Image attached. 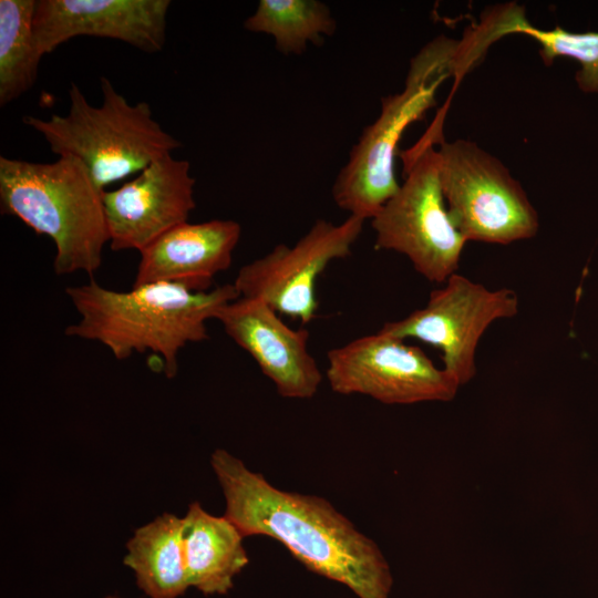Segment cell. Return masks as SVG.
Masks as SVG:
<instances>
[{"instance_id": "15", "label": "cell", "mask_w": 598, "mask_h": 598, "mask_svg": "<svg viewBox=\"0 0 598 598\" xmlns=\"http://www.w3.org/2000/svg\"><path fill=\"white\" fill-rule=\"evenodd\" d=\"M182 519L188 585L205 595L227 594L249 561L244 535L225 515H212L197 502L189 504Z\"/></svg>"}, {"instance_id": "10", "label": "cell", "mask_w": 598, "mask_h": 598, "mask_svg": "<svg viewBox=\"0 0 598 598\" xmlns=\"http://www.w3.org/2000/svg\"><path fill=\"white\" fill-rule=\"evenodd\" d=\"M363 223L354 216L340 224L318 219L292 246L278 244L244 265L233 283L240 297L260 299L279 315L309 323L318 313L319 276L333 260L351 254Z\"/></svg>"}, {"instance_id": "11", "label": "cell", "mask_w": 598, "mask_h": 598, "mask_svg": "<svg viewBox=\"0 0 598 598\" xmlns=\"http://www.w3.org/2000/svg\"><path fill=\"white\" fill-rule=\"evenodd\" d=\"M190 164L166 154L114 190L103 192L110 246L141 251L195 209Z\"/></svg>"}, {"instance_id": "1", "label": "cell", "mask_w": 598, "mask_h": 598, "mask_svg": "<svg viewBox=\"0 0 598 598\" xmlns=\"http://www.w3.org/2000/svg\"><path fill=\"white\" fill-rule=\"evenodd\" d=\"M210 464L225 497L224 515L244 537H271L309 570L359 598H389L392 576L384 555L330 502L279 489L221 448Z\"/></svg>"}, {"instance_id": "5", "label": "cell", "mask_w": 598, "mask_h": 598, "mask_svg": "<svg viewBox=\"0 0 598 598\" xmlns=\"http://www.w3.org/2000/svg\"><path fill=\"white\" fill-rule=\"evenodd\" d=\"M433 135L402 155L404 182L371 219L375 249L404 255L416 272L444 283L457 272L466 239L453 225L440 183Z\"/></svg>"}, {"instance_id": "6", "label": "cell", "mask_w": 598, "mask_h": 598, "mask_svg": "<svg viewBox=\"0 0 598 598\" xmlns=\"http://www.w3.org/2000/svg\"><path fill=\"white\" fill-rule=\"evenodd\" d=\"M436 142L447 213L467 241L508 245L536 236L538 213L496 156L465 138Z\"/></svg>"}, {"instance_id": "8", "label": "cell", "mask_w": 598, "mask_h": 598, "mask_svg": "<svg viewBox=\"0 0 598 598\" xmlns=\"http://www.w3.org/2000/svg\"><path fill=\"white\" fill-rule=\"evenodd\" d=\"M518 308L514 290L488 289L456 272L430 293L423 308L380 330L440 349L442 368L462 386L477 372L476 350L485 331L494 321L515 317Z\"/></svg>"}, {"instance_id": "16", "label": "cell", "mask_w": 598, "mask_h": 598, "mask_svg": "<svg viewBox=\"0 0 598 598\" xmlns=\"http://www.w3.org/2000/svg\"><path fill=\"white\" fill-rule=\"evenodd\" d=\"M183 519L164 513L135 530L124 564L151 598H177L189 587L182 542Z\"/></svg>"}, {"instance_id": "13", "label": "cell", "mask_w": 598, "mask_h": 598, "mask_svg": "<svg viewBox=\"0 0 598 598\" xmlns=\"http://www.w3.org/2000/svg\"><path fill=\"white\" fill-rule=\"evenodd\" d=\"M226 334L247 351L260 371L288 399H310L322 382L309 351V332L287 326L279 313L257 298L239 297L216 316Z\"/></svg>"}, {"instance_id": "9", "label": "cell", "mask_w": 598, "mask_h": 598, "mask_svg": "<svg viewBox=\"0 0 598 598\" xmlns=\"http://www.w3.org/2000/svg\"><path fill=\"white\" fill-rule=\"evenodd\" d=\"M326 377L339 394H361L384 404L446 402L460 384L419 347L379 330L328 354Z\"/></svg>"}, {"instance_id": "3", "label": "cell", "mask_w": 598, "mask_h": 598, "mask_svg": "<svg viewBox=\"0 0 598 598\" xmlns=\"http://www.w3.org/2000/svg\"><path fill=\"white\" fill-rule=\"evenodd\" d=\"M103 192L74 156L52 163L0 156L1 213L53 240L58 275L92 276L102 265L110 243Z\"/></svg>"}, {"instance_id": "2", "label": "cell", "mask_w": 598, "mask_h": 598, "mask_svg": "<svg viewBox=\"0 0 598 598\" xmlns=\"http://www.w3.org/2000/svg\"><path fill=\"white\" fill-rule=\"evenodd\" d=\"M65 293L80 315L65 334L105 346L122 361L134 352L161 359L159 371L174 378L178 353L188 343L208 339L206 322L240 297L234 283L194 291L171 282H148L128 291L102 287L95 279L68 287Z\"/></svg>"}, {"instance_id": "20", "label": "cell", "mask_w": 598, "mask_h": 598, "mask_svg": "<svg viewBox=\"0 0 598 598\" xmlns=\"http://www.w3.org/2000/svg\"><path fill=\"white\" fill-rule=\"evenodd\" d=\"M106 598H117V597H111V596H110V597H106Z\"/></svg>"}, {"instance_id": "19", "label": "cell", "mask_w": 598, "mask_h": 598, "mask_svg": "<svg viewBox=\"0 0 598 598\" xmlns=\"http://www.w3.org/2000/svg\"><path fill=\"white\" fill-rule=\"evenodd\" d=\"M507 34L519 33L533 38L539 44V55L550 66L557 58L578 62L575 74L577 86L584 93L598 94V32H571L556 25L550 30L534 27L525 17L524 8H513Z\"/></svg>"}, {"instance_id": "12", "label": "cell", "mask_w": 598, "mask_h": 598, "mask_svg": "<svg viewBox=\"0 0 598 598\" xmlns=\"http://www.w3.org/2000/svg\"><path fill=\"white\" fill-rule=\"evenodd\" d=\"M169 0H38L33 35L44 55L72 38L123 41L147 53L166 42Z\"/></svg>"}, {"instance_id": "4", "label": "cell", "mask_w": 598, "mask_h": 598, "mask_svg": "<svg viewBox=\"0 0 598 598\" xmlns=\"http://www.w3.org/2000/svg\"><path fill=\"white\" fill-rule=\"evenodd\" d=\"M100 106L91 105L80 87L71 83L66 115L52 114L47 120L27 115L22 122L39 132L53 153L79 158L105 190L172 154L181 142L154 120L147 102L131 104L105 76L100 78Z\"/></svg>"}, {"instance_id": "14", "label": "cell", "mask_w": 598, "mask_h": 598, "mask_svg": "<svg viewBox=\"0 0 598 598\" xmlns=\"http://www.w3.org/2000/svg\"><path fill=\"white\" fill-rule=\"evenodd\" d=\"M240 234V225L231 219L183 223L140 251L133 286L171 282L209 290L214 277L230 267Z\"/></svg>"}, {"instance_id": "18", "label": "cell", "mask_w": 598, "mask_h": 598, "mask_svg": "<svg viewBox=\"0 0 598 598\" xmlns=\"http://www.w3.org/2000/svg\"><path fill=\"white\" fill-rule=\"evenodd\" d=\"M35 0H0V105L35 83L42 54L33 35Z\"/></svg>"}, {"instance_id": "17", "label": "cell", "mask_w": 598, "mask_h": 598, "mask_svg": "<svg viewBox=\"0 0 598 598\" xmlns=\"http://www.w3.org/2000/svg\"><path fill=\"white\" fill-rule=\"evenodd\" d=\"M244 28L271 35L283 54H300L308 43L321 44L324 37L333 35L337 22L319 0H260Z\"/></svg>"}, {"instance_id": "7", "label": "cell", "mask_w": 598, "mask_h": 598, "mask_svg": "<svg viewBox=\"0 0 598 598\" xmlns=\"http://www.w3.org/2000/svg\"><path fill=\"white\" fill-rule=\"evenodd\" d=\"M444 79L411 61L404 89L382 97L379 116L364 127L332 186L334 203L349 216L372 219L398 192L399 142L436 104V90Z\"/></svg>"}]
</instances>
